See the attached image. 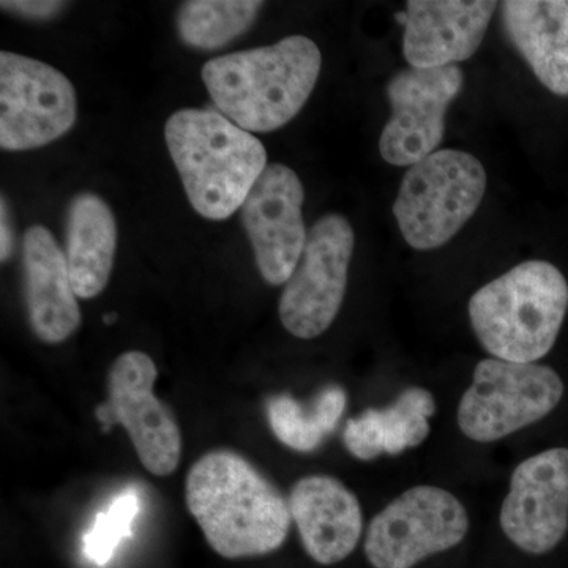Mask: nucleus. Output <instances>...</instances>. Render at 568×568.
Listing matches in <instances>:
<instances>
[{"label":"nucleus","instance_id":"obj_1","mask_svg":"<svg viewBox=\"0 0 568 568\" xmlns=\"http://www.w3.org/2000/svg\"><path fill=\"white\" fill-rule=\"evenodd\" d=\"M185 500L205 540L226 559L276 551L290 534V500L233 450L203 455L186 474Z\"/></svg>","mask_w":568,"mask_h":568},{"label":"nucleus","instance_id":"obj_2","mask_svg":"<svg viewBox=\"0 0 568 568\" xmlns=\"http://www.w3.org/2000/svg\"><path fill=\"white\" fill-rule=\"evenodd\" d=\"M323 67L315 41L291 36L268 47L233 52L203 67V81L224 118L248 133L293 121L308 102Z\"/></svg>","mask_w":568,"mask_h":568},{"label":"nucleus","instance_id":"obj_3","mask_svg":"<svg viewBox=\"0 0 568 568\" xmlns=\"http://www.w3.org/2000/svg\"><path fill=\"white\" fill-rule=\"evenodd\" d=\"M164 136L190 204L213 222L237 212L267 168L263 142L222 112H174Z\"/></svg>","mask_w":568,"mask_h":568},{"label":"nucleus","instance_id":"obj_4","mask_svg":"<svg viewBox=\"0 0 568 568\" xmlns=\"http://www.w3.org/2000/svg\"><path fill=\"white\" fill-rule=\"evenodd\" d=\"M568 310V283L548 261H526L470 297L469 320L491 357L536 364L552 349Z\"/></svg>","mask_w":568,"mask_h":568},{"label":"nucleus","instance_id":"obj_5","mask_svg":"<svg viewBox=\"0 0 568 568\" xmlns=\"http://www.w3.org/2000/svg\"><path fill=\"white\" fill-rule=\"evenodd\" d=\"M487 185L480 160L457 149H440L413 164L394 204L407 245L418 252L446 245L473 219Z\"/></svg>","mask_w":568,"mask_h":568},{"label":"nucleus","instance_id":"obj_6","mask_svg":"<svg viewBox=\"0 0 568 568\" xmlns=\"http://www.w3.org/2000/svg\"><path fill=\"white\" fill-rule=\"evenodd\" d=\"M562 396V379L549 366L484 358L459 399L458 426L474 443H496L549 416Z\"/></svg>","mask_w":568,"mask_h":568},{"label":"nucleus","instance_id":"obj_7","mask_svg":"<svg viewBox=\"0 0 568 568\" xmlns=\"http://www.w3.org/2000/svg\"><path fill=\"white\" fill-rule=\"evenodd\" d=\"M469 532V515L447 489L418 485L392 500L369 523L365 555L375 568H414L457 547Z\"/></svg>","mask_w":568,"mask_h":568},{"label":"nucleus","instance_id":"obj_8","mask_svg":"<svg viewBox=\"0 0 568 568\" xmlns=\"http://www.w3.org/2000/svg\"><path fill=\"white\" fill-rule=\"evenodd\" d=\"M77 92L48 63L0 52V148L24 152L51 144L77 122Z\"/></svg>","mask_w":568,"mask_h":568},{"label":"nucleus","instance_id":"obj_9","mask_svg":"<svg viewBox=\"0 0 568 568\" xmlns=\"http://www.w3.org/2000/svg\"><path fill=\"white\" fill-rule=\"evenodd\" d=\"M354 244L353 226L338 213H328L310 230L280 298V320L291 335L316 338L334 323L345 301Z\"/></svg>","mask_w":568,"mask_h":568},{"label":"nucleus","instance_id":"obj_10","mask_svg":"<svg viewBox=\"0 0 568 568\" xmlns=\"http://www.w3.org/2000/svg\"><path fill=\"white\" fill-rule=\"evenodd\" d=\"M465 84L458 65L398 71L387 84L392 115L379 140L383 159L413 166L437 151L446 133L448 108Z\"/></svg>","mask_w":568,"mask_h":568},{"label":"nucleus","instance_id":"obj_11","mask_svg":"<svg viewBox=\"0 0 568 568\" xmlns=\"http://www.w3.org/2000/svg\"><path fill=\"white\" fill-rule=\"evenodd\" d=\"M159 369L151 355L126 351L108 375L106 406L129 433L142 466L153 476H171L181 463L182 433L170 407L153 394Z\"/></svg>","mask_w":568,"mask_h":568},{"label":"nucleus","instance_id":"obj_12","mask_svg":"<svg viewBox=\"0 0 568 568\" xmlns=\"http://www.w3.org/2000/svg\"><path fill=\"white\" fill-rule=\"evenodd\" d=\"M301 179L284 164H267L241 207L242 223L253 246L260 274L272 286L286 284L294 274L306 233Z\"/></svg>","mask_w":568,"mask_h":568},{"label":"nucleus","instance_id":"obj_13","mask_svg":"<svg viewBox=\"0 0 568 568\" xmlns=\"http://www.w3.org/2000/svg\"><path fill=\"white\" fill-rule=\"evenodd\" d=\"M499 523L529 555L558 547L568 530V448H549L515 467Z\"/></svg>","mask_w":568,"mask_h":568},{"label":"nucleus","instance_id":"obj_14","mask_svg":"<svg viewBox=\"0 0 568 568\" xmlns=\"http://www.w3.org/2000/svg\"><path fill=\"white\" fill-rule=\"evenodd\" d=\"M499 7L488 0H409L403 52L413 69H443L476 54Z\"/></svg>","mask_w":568,"mask_h":568},{"label":"nucleus","instance_id":"obj_15","mask_svg":"<svg viewBox=\"0 0 568 568\" xmlns=\"http://www.w3.org/2000/svg\"><path fill=\"white\" fill-rule=\"evenodd\" d=\"M291 517L310 558L334 566L353 555L364 530L357 496L331 476H306L290 496Z\"/></svg>","mask_w":568,"mask_h":568},{"label":"nucleus","instance_id":"obj_16","mask_svg":"<svg viewBox=\"0 0 568 568\" xmlns=\"http://www.w3.org/2000/svg\"><path fill=\"white\" fill-rule=\"evenodd\" d=\"M26 308L37 338L48 345L69 339L81 325V310L67 265L50 230L33 224L22 237Z\"/></svg>","mask_w":568,"mask_h":568},{"label":"nucleus","instance_id":"obj_17","mask_svg":"<svg viewBox=\"0 0 568 568\" xmlns=\"http://www.w3.org/2000/svg\"><path fill=\"white\" fill-rule=\"evenodd\" d=\"M500 10L508 39L537 80L568 97V0H507Z\"/></svg>","mask_w":568,"mask_h":568},{"label":"nucleus","instance_id":"obj_18","mask_svg":"<svg viewBox=\"0 0 568 568\" xmlns=\"http://www.w3.org/2000/svg\"><path fill=\"white\" fill-rule=\"evenodd\" d=\"M118 223L102 196L80 193L67 211L65 260L78 298L102 294L114 265Z\"/></svg>","mask_w":568,"mask_h":568},{"label":"nucleus","instance_id":"obj_19","mask_svg":"<svg viewBox=\"0 0 568 568\" xmlns=\"http://www.w3.org/2000/svg\"><path fill=\"white\" fill-rule=\"evenodd\" d=\"M436 414V399L424 387H407L390 406L369 407L349 418L343 443L353 457L373 462L381 455L405 454L424 444L432 432L429 418Z\"/></svg>","mask_w":568,"mask_h":568},{"label":"nucleus","instance_id":"obj_20","mask_svg":"<svg viewBox=\"0 0 568 568\" xmlns=\"http://www.w3.org/2000/svg\"><path fill=\"white\" fill-rule=\"evenodd\" d=\"M346 405L345 388L339 386L323 388L310 407L302 406L291 395H276L267 403L268 425L283 446L308 454L335 432Z\"/></svg>","mask_w":568,"mask_h":568},{"label":"nucleus","instance_id":"obj_21","mask_svg":"<svg viewBox=\"0 0 568 568\" xmlns=\"http://www.w3.org/2000/svg\"><path fill=\"white\" fill-rule=\"evenodd\" d=\"M263 6L257 0H192L179 9L175 26L189 47L220 50L252 28Z\"/></svg>","mask_w":568,"mask_h":568},{"label":"nucleus","instance_id":"obj_22","mask_svg":"<svg viewBox=\"0 0 568 568\" xmlns=\"http://www.w3.org/2000/svg\"><path fill=\"white\" fill-rule=\"evenodd\" d=\"M141 500L136 489H125L93 519L91 529L82 537V552L95 566H106L123 540L132 537L133 523L140 514Z\"/></svg>","mask_w":568,"mask_h":568},{"label":"nucleus","instance_id":"obj_23","mask_svg":"<svg viewBox=\"0 0 568 568\" xmlns=\"http://www.w3.org/2000/svg\"><path fill=\"white\" fill-rule=\"evenodd\" d=\"M0 6L3 10L26 18V20L47 21L58 17L65 9L67 3L55 2V0H17V2L3 0Z\"/></svg>","mask_w":568,"mask_h":568},{"label":"nucleus","instance_id":"obj_24","mask_svg":"<svg viewBox=\"0 0 568 568\" xmlns=\"http://www.w3.org/2000/svg\"><path fill=\"white\" fill-rule=\"evenodd\" d=\"M2 219H0V260L2 263L9 261L14 250V235L11 231L9 207H7L6 197H2Z\"/></svg>","mask_w":568,"mask_h":568},{"label":"nucleus","instance_id":"obj_25","mask_svg":"<svg viewBox=\"0 0 568 568\" xmlns=\"http://www.w3.org/2000/svg\"><path fill=\"white\" fill-rule=\"evenodd\" d=\"M115 320H118V315H115V313H110V315L103 316L104 324L106 325L114 324Z\"/></svg>","mask_w":568,"mask_h":568}]
</instances>
